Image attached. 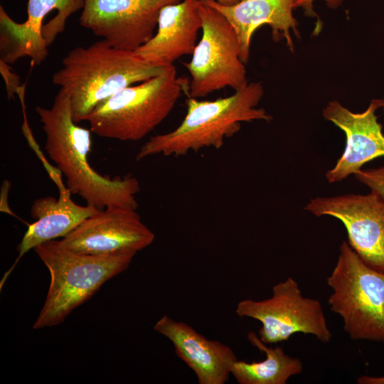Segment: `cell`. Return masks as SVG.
<instances>
[{
    "label": "cell",
    "mask_w": 384,
    "mask_h": 384,
    "mask_svg": "<svg viewBox=\"0 0 384 384\" xmlns=\"http://www.w3.org/2000/svg\"><path fill=\"white\" fill-rule=\"evenodd\" d=\"M46 135L45 150L66 178L71 193L99 210L110 206L137 209L139 181L132 175L111 178L90 164L91 130L74 122L70 97L60 88L49 108L36 107Z\"/></svg>",
    "instance_id": "1"
},
{
    "label": "cell",
    "mask_w": 384,
    "mask_h": 384,
    "mask_svg": "<svg viewBox=\"0 0 384 384\" xmlns=\"http://www.w3.org/2000/svg\"><path fill=\"white\" fill-rule=\"evenodd\" d=\"M264 95L260 82H249L226 97L201 100L188 96L186 113L174 130L152 136L139 150L136 159L183 156L205 148L219 149L225 140L238 133L242 122H270L272 117L257 107Z\"/></svg>",
    "instance_id": "2"
},
{
    "label": "cell",
    "mask_w": 384,
    "mask_h": 384,
    "mask_svg": "<svg viewBox=\"0 0 384 384\" xmlns=\"http://www.w3.org/2000/svg\"><path fill=\"white\" fill-rule=\"evenodd\" d=\"M52 82L69 95L73 119L78 124L101 102L121 90L162 73L134 51L115 48L105 40L78 46L63 58ZM168 67V66H167Z\"/></svg>",
    "instance_id": "3"
},
{
    "label": "cell",
    "mask_w": 384,
    "mask_h": 384,
    "mask_svg": "<svg viewBox=\"0 0 384 384\" xmlns=\"http://www.w3.org/2000/svg\"><path fill=\"white\" fill-rule=\"evenodd\" d=\"M33 250L50 276L46 298L33 323V329L62 324L104 283L127 270L136 255L80 253L63 247L55 240L43 242Z\"/></svg>",
    "instance_id": "4"
},
{
    "label": "cell",
    "mask_w": 384,
    "mask_h": 384,
    "mask_svg": "<svg viewBox=\"0 0 384 384\" xmlns=\"http://www.w3.org/2000/svg\"><path fill=\"white\" fill-rule=\"evenodd\" d=\"M189 80L174 65L159 75L127 87L99 103L87 117L96 135L137 142L152 132L186 94Z\"/></svg>",
    "instance_id": "5"
},
{
    "label": "cell",
    "mask_w": 384,
    "mask_h": 384,
    "mask_svg": "<svg viewBox=\"0 0 384 384\" xmlns=\"http://www.w3.org/2000/svg\"><path fill=\"white\" fill-rule=\"evenodd\" d=\"M326 282L332 289L330 309L342 318L350 338L384 343V273L367 265L343 241Z\"/></svg>",
    "instance_id": "6"
},
{
    "label": "cell",
    "mask_w": 384,
    "mask_h": 384,
    "mask_svg": "<svg viewBox=\"0 0 384 384\" xmlns=\"http://www.w3.org/2000/svg\"><path fill=\"white\" fill-rule=\"evenodd\" d=\"M200 1L202 36L191 60L183 63L191 76L186 95L197 99L226 87L238 90L249 83L233 26L218 10Z\"/></svg>",
    "instance_id": "7"
},
{
    "label": "cell",
    "mask_w": 384,
    "mask_h": 384,
    "mask_svg": "<svg viewBox=\"0 0 384 384\" xmlns=\"http://www.w3.org/2000/svg\"><path fill=\"white\" fill-rule=\"evenodd\" d=\"M235 312L260 321L258 336L266 344L287 341L297 333L312 335L321 343H329L333 336L320 302L304 297L292 277L274 284L268 299L239 302Z\"/></svg>",
    "instance_id": "8"
},
{
    "label": "cell",
    "mask_w": 384,
    "mask_h": 384,
    "mask_svg": "<svg viewBox=\"0 0 384 384\" xmlns=\"http://www.w3.org/2000/svg\"><path fill=\"white\" fill-rule=\"evenodd\" d=\"M84 4L85 0H28L27 18L22 23L14 21L1 6L0 60L12 64L28 56L40 65L68 18Z\"/></svg>",
    "instance_id": "9"
},
{
    "label": "cell",
    "mask_w": 384,
    "mask_h": 384,
    "mask_svg": "<svg viewBox=\"0 0 384 384\" xmlns=\"http://www.w3.org/2000/svg\"><path fill=\"white\" fill-rule=\"evenodd\" d=\"M181 0H85L80 24L112 47L135 51L157 28L160 11Z\"/></svg>",
    "instance_id": "10"
},
{
    "label": "cell",
    "mask_w": 384,
    "mask_h": 384,
    "mask_svg": "<svg viewBox=\"0 0 384 384\" xmlns=\"http://www.w3.org/2000/svg\"><path fill=\"white\" fill-rule=\"evenodd\" d=\"M304 208L316 216L329 215L342 222L351 247L367 265L384 273L383 198L372 191L317 197Z\"/></svg>",
    "instance_id": "11"
},
{
    "label": "cell",
    "mask_w": 384,
    "mask_h": 384,
    "mask_svg": "<svg viewBox=\"0 0 384 384\" xmlns=\"http://www.w3.org/2000/svg\"><path fill=\"white\" fill-rule=\"evenodd\" d=\"M154 233L136 209L110 206L85 219L59 240L72 251L95 255L137 254L152 244Z\"/></svg>",
    "instance_id": "12"
},
{
    "label": "cell",
    "mask_w": 384,
    "mask_h": 384,
    "mask_svg": "<svg viewBox=\"0 0 384 384\" xmlns=\"http://www.w3.org/2000/svg\"><path fill=\"white\" fill-rule=\"evenodd\" d=\"M382 100H373L362 112H353L336 100L329 102L324 117L340 128L346 135L345 149L334 167L326 174L329 183L343 181L355 174L367 162L384 156V134L376 111Z\"/></svg>",
    "instance_id": "13"
},
{
    "label": "cell",
    "mask_w": 384,
    "mask_h": 384,
    "mask_svg": "<svg viewBox=\"0 0 384 384\" xmlns=\"http://www.w3.org/2000/svg\"><path fill=\"white\" fill-rule=\"evenodd\" d=\"M46 171L57 186L59 196L58 198L53 196L42 197L33 202L31 215L36 221L28 225L19 242L17 247L18 256L2 277L1 289L24 254L43 242L63 238L85 219L100 210L92 206H80L73 201L71 192L64 183L63 174L56 166L50 165Z\"/></svg>",
    "instance_id": "14"
},
{
    "label": "cell",
    "mask_w": 384,
    "mask_h": 384,
    "mask_svg": "<svg viewBox=\"0 0 384 384\" xmlns=\"http://www.w3.org/2000/svg\"><path fill=\"white\" fill-rule=\"evenodd\" d=\"M154 329L173 344L176 354L195 373L199 384H225L238 360L233 350L220 341L210 340L188 324L168 315L160 318Z\"/></svg>",
    "instance_id": "15"
},
{
    "label": "cell",
    "mask_w": 384,
    "mask_h": 384,
    "mask_svg": "<svg viewBox=\"0 0 384 384\" xmlns=\"http://www.w3.org/2000/svg\"><path fill=\"white\" fill-rule=\"evenodd\" d=\"M200 0H181L163 7L154 36L134 53L160 67L174 65L181 57L192 55L202 28Z\"/></svg>",
    "instance_id": "16"
},
{
    "label": "cell",
    "mask_w": 384,
    "mask_h": 384,
    "mask_svg": "<svg viewBox=\"0 0 384 384\" xmlns=\"http://www.w3.org/2000/svg\"><path fill=\"white\" fill-rule=\"evenodd\" d=\"M201 1L218 10L233 26L244 63L250 58L253 33L265 24L271 28L276 41L284 39L289 49L293 51L291 32L299 36L297 22L292 13L294 0H242L233 6H223L213 0Z\"/></svg>",
    "instance_id": "17"
},
{
    "label": "cell",
    "mask_w": 384,
    "mask_h": 384,
    "mask_svg": "<svg viewBox=\"0 0 384 384\" xmlns=\"http://www.w3.org/2000/svg\"><path fill=\"white\" fill-rule=\"evenodd\" d=\"M247 338L265 354V358L251 363L238 359L233 364L231 375L239 384H286L291 377L302 372V361L287 355L282 347L267 346L253 331L247 334Z\"/></svg>",
    "instance_id": "18"
},
{
    "label": "cell",
    "mask_w": 384,
    "mask_h": 384,
    "mask_svg": "<svg viewBox=\"0 0 384 384\" xmlns=\"http://www.w3.org/2000/svg\"><path fill=\"white\" fill-rule=\"evenodd\" d=\"M354 176L358 181L368 186L370 191L384 198V167L361 169Z\"/></svg>",
    "instance_id": "19"
},
{
    "label": "cell",
    "mask_w": 384,
    "mask_h": 384,
    "mask_svg": "<svg viewBox=\"0 0 384 384\" xmlns=\"http://www.w3.org/2000/svg\"><path fill=\"white\" fill-rule=\"evenodd\" d=\"M9 65L0 60V73L5 82L8 99L11 100L14 97V95H17L22 85L20 77L15 72H13Z\"/></svg>",
    "instance_id": "20"
},
{
    "label": "cell",
    "mask_w": 384,
    "mask_h": 384,
    "mask_svg": "<svg viewBox=\"0 0 384 384\" xmlns=\"http://www.w3.org/2000/svg\"><path fill=\"white\" fill-rule=\"evenodd\" d=\"M315 0H294V9L302 8L304 14L309 16H317L313 9V3ZM327 6L331 9L337 8L343 1V0H325Z\"/></svg>",
    "instance_id": "21"
},
{
    "label": "cell",
    "mask_w": 384,
    "mask_h": 384,
    "mask_svg": "<svg viewBox=\"0 0 384 384\" xmlns=\"http://www.w3.org/2000/svg\"><path fill=\"white\" fill-rule=\"evenodd\" d=\"M10 188V183L8 181H4L1 187V210L6 212L14 215V213L10 210L8 203L4 202L5 199H7L9 196V191Z\"/></svg>",
    "instance_id": "22"
},
{
    "label": "cell",
    "mask_w": 384,
    "mask_h": 384,
    "mask_svg": "<svg viewBox=\"0 0 384 384\" xmlns=\"http://www.w3.org/2000/svg\"><path fill=\"white\" fill-rule=\"evenodd\" d=\"M358 384H384V375L373 376L363 375L357 378Z\"/></svg>",
    "instance_id": "23"
},
{
    "label": "cell",
    "mask_w": 384,
    "mask_h": 384,
    "mask_svg": "<svg viewBox=\"0 0 384 384\" xmlns=\"http://www.w3.org/2000/svg\"><path fill=\"white\" fill-rule=\"evenodd\" d=\"M213 1H216L218 4L223 6H233L242 1V0H213Z\"/></svg>",
    "instance_id": "24"
},
{
    "label": "cell",
    "mask_w": 384,
    "mask_h": 384,
    "mask_svg": "<svg viewBox=\"0 0 384 384\" xmlns=\"http://www.w3.org/2000/svg\"><path fill=\"white\" fill-rule=\"evenodd\" d=\"M382 107V108L383 109V110H384V97H383V99H382V107Z\"/></svg>",
    "instance_id": "25"
}]
</instances>
